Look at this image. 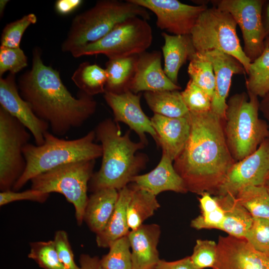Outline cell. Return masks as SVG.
I'll return each mask as SVG.
<instances>
[{
	"label": "cell",
	"mask_w": 269,
	"mask_h": 269,
	"mask_svg": "<svg viewBox=\"0 0 269 269\" xmlns=\"http://www.w3.org/2000/svg\"><path fill=\"white\" fill-rule=\"evenodd\" d=\"M246 79L247 92L258 97H264L269 92V45H265L264 51L254 61L249 69Z\"/></svg>",
	"instance_id": "30"
},
{
	"label": "cell",
	"mask_w": 269,
	"mask_h": 269,
	"mask_svg": "<svg viewBox=\"0 0 269 269\" xmlns=\"http://www.w3.org/2000/svg\"><path fill=\"white\" fill-rule=\"evenodd\" d=\"M49 193L30 189L22 192L7 190L0 193V206L20 200H30L40 203L44 202Z\"/></svg>",
	"instance_id": "42"
},
{
	"label": "cell",
	"mask_w": 269,
	"mask_h": 269,
	"mask_svg": "<svg viewBox=\"0 0 269 269\" xmlns=\"http://www.w3.org/2000/svg\"><path fill=\"white\" fill-rule=\"evenodd\" d=\"M150 120L157 135L156 145L161 147L162 154L173 161L184 148L190 135L189 114L175 118L154 114Z\"/></svg>",
	"instance_id": "19"
},
{
	"label": "cell",
	"mask_w": 269,
	"mask_h": 269,
	"mask_svg": "<svg viewBox=\"0 0 269 269\" xmlns=\"http://www.w3.org/2000/svg\"><path fill=\"white\" fill-rule=\"evenodd\" d=\"M183 101L190 112H205L211 110L212 99L191 80L181 92Z\"/></svg>",
	"instance_id": "37"
},
{
	"label": "cell",
	"mask_w": 269,
	"mask_h": 269,
	"mask_svg": "<svg viewBox=\"0 0 269 269\" xmlns=\"http://www.w3.org/2000/svg\"><path fill=\"white\" fill-rule=\"evenodd\" d=\"M161 234L156 224H142L128 234L133 269H153L160 259L157 249Z\"/></svg>",
	"instance_id": "20"
},
{
	"label": "cell",
	"mask_w": 269,
	"mask_h": 269,
	"mask_svg": "<svg viewBox=\"0 0 269 269\" xmlns=\"http://www.w3.org/2000/svg\"><path fill=\"white\" fill-rule=\"evenodd\" d=\"M30 134L16 118L0 107V189L11 190L23 173L26 161L22 152Z\"/></svg>",
	"instance_id": "10"
},
{
	"label": "cell",
	"mask_w": 269,
	"mask_h": 269,
	"mask_svg": "<svg viewBox=\"0 0 269 269\" xmlns=\"http://www.w3.org/2000/svg\"><path fill=\"white\" fill-rule=\"evenodd\" d=\"M259 110L267 120L269 130V92L262 98L260 102Z\"/></svg>",
	"instance_id": "47"
},
{
	"label": "cell",
	"mask_w": 269,
	"mask_h": 269,
	"mask_svg": "<svg viewBox=\"0 0 269 269\" xmlns=\"http://www.w3.org/2000/svg\"><path fill=\"white\" fill-rule=\"evenodd\" d=\"M8 0H0V14L1 15L3 14V10L5 7V6L8 2Z\"/></svg>",
	"instance_id": "48"
},
{
	"label": "cell",
	"mask_w": 269,
	"mask_h": 269,
	"mask_svg": "<svg viewBox=\"0 0 269 269\" xmlns=\"http://www.w3.org/2000/svg\"><path fill=\"white\" fill-rule=\"evenodd\" d=\"M269 175V137L253 153L233 164L215 196L236 197L246 187L264 185Z\"/></svg>",
	"instance_id": "12"
},
{
	"label": "cell",
	"mask_w": 269,
	"mask_h": 269,
	"mask_svg": "<svg viewBox=\"0 0 269 269\" xmlns=\"http://www.w3.org/2000/svg\"><path fill=\"white\" fill-rule=\"evenodd\" d=\"M187 142L173 166L188 191L216 194L236 162L228 148L221 120L211 110L190 112Z\"/></svg>",
	"instance_id": "1"
},
{
	"label": "cell",
	"mask_w": 269,
	"mask_h": 269,
	"mask_svg": "<svg viewBox=\"0 0 269 269\" xmlns=\"http://www.w3.org/2000/svg\"><path fill=\"white\" fill-rule=\"evenodd\" d=\"M264 187L266 189L267 191H268V193L269 194V175L267 178L265 183L264 184Z\"/></svg>",
	"instance_id": "49"
},
{
	"label": "cell",
	"mask_w": 269,
	"mask_h": 269,
	"mask_svg": "<svg viewBox=\"0 0 269 269\" xmlns=\"http://www.w3.org/2000/svg\"><path fill=\"white\" fill-rule=\"evenodd\" d=\"M71 79L81 91L93 96L105 92L107 74L105 69L89 62L81 63Z\"/></svg>",
	"instance_id": "29"
},
{
	"label": "cell",
	"mask_w": 269,
	"mask_h": 269,
	"mask_svg": "<svg viewBox=\"0 0 269 269\" xmlns=\"http://www.w3.org/2000/svg\"><path fill=\"white\" fill-rule=\"evenodd\" d=\"M237 26L229 12L212 6L200 14L190 35L197 52L216 50L228 54L243 65L247 74L252 62L240 44Z\"/></svg>",
	"instance_id": "7"
},
{
	"label": "cell",
	"mask_w": 269,
	"mask_h": 269,
	"mask_svg": "<svg viewBox=\"0 0 269 269\" xmlns=\"http://www.w3.org/2000/svg\"></svg>",
	"instance_id": "50"
},
{
	"label": "cell",
	"mask_w": 269,
	"mask_h": 269,
	"mask_svg": "<svg viewBox=\"0 0 269 269\" xmlns=\"http://www.w3.org/2000/svg\"><path fill=\"white\" fill-rule=\"evenodd\" d=\"M140 93L134 94L130 90H127L119 94L109 92L104 93V98L112 109L114 120L126 124L139 136L140 141L147 144V139L145 134H150L155 143L157 135L154 130L150 118L143 112L140 103Z\"/></svg>",
	"instance_id": "15"
},
{
	"label": "cell",
	"mask_w": 269,
	"mask_h": 269,
	"mask_svg": "<svg viewBox=\"0 0 269 269\" xmlns=\"http://www.w3.org/2000/svg\"><path fill=\"white\" fill-rule=\"evenodd\" d=\"M17 87L35 115L47 122L57 136L81 127L96 110L93 96L81 91L77 98L71 95L59 72L44 64L38 48L33 51L31 69L21 76Z\"/></svg>",
	"instance_id": "2"
},
{
	"label": "cell",
	"mask_w": 269,
	"mask_h": 269,
	"mask_svg": "<svg viewBox=\"0 0 269 269\" xmlns=\"http://www.w3.org/2000/svg\"><path fill=\"white\" fill-rule=\"evenodd\" d=\"M27 66V58L19 47H0V76L7 71L15 74Z\"/></svg>",
	"instance_id": "39"
},
{
	"label": "cell",
	"mask_w": 269,
	"mask_h": 269,
	"mask_svg": "<svg viewBox=\"0 0 269 269\" xmlns=\"http://www.w3.org/2000/svg\"><path fill=\"white\" fill-rule=\"evenodd\" d=\"M264 0H211L213 6L229 12L240 27L244 40L243 51L254 61L265 48V32L262 14Z\"/></svg>",
	"instance_id": "11"
},
{
	"label": "cell",
	"mask_w": 269,
	"mask_h": 269,
	"mask_svg": "<svg viewBox=\"0 0 269 269\" xmlns=\"http://www.w3.org/2000/svg\"><path fill=\"white\" fill-rule=\"evenodd\" d=\"M79 263L81 269H106L102 266L98 257L87 254L80 255Z\"/></svg>",
	"instance_id": "45"
},
{
	"label": "cell",
	"mask_w": 269,
	"mask_h": 269,
	"mask_svg": "<svg viewBox=\"0 0 269 269\" xmlns=\"http://www.w3.org/2000/svg\"><path fill=\"white\" fill-rule=\"evenodd\" d=\"M132 189L129 184L119 191L118 201L114 211L105 229L96 234V243L99 247L109 248L116 240L128 235L130 232L128 219L127 206Z\"/></svg>",
	"instance_id": "24"
},
{
	"label": "cell",
	"mask_w": 269,
	"mask_h": 269,
	"mask_svg": "<svg viewBox=\"0 0 269 269\" xmlns=\"http://www.w3.org/2000/svg\"><path fill=\"white\" fill-rule=\"evenodd\" d=\"M225 127L227 143L235 161L255 151L269 137L266 121L259 117L258 97L247 92L232 96L227 102Z\"/></svg>",
	"instance_id": "6"
},
{
	"label": "cell",
	"mask_w": 269,
	"mask_h": 269,
	"mask_svg": "<svg viewBox=\"0 0 269 269\" xmlns=\"http://www.w3.org/2000/svg\"><path fill=\"white\" fill-rule=\"evenodd\" d=\"M152 40L150 25L139 17L129 18L117 24L99 40L71 53L74 57L104 54L109 59L138 55L148 49Z\"/></svg>",
	"instance_id": "9"
},
{
	"label": "cell",
	"mask_w": 269,
	"mask_h": 269,
	"mask_svg": "<svg viewBox=\"0 0 269 269\" xmlns=\"http://www.w3.org/2000/svg\"><path fill=\"white\" fill-rule=\"evenodd\" d=\"M41 145L28 143L22 148L26 165L12 189H20L28 181L42 173L69 163L96 160L102 157L101 144L94 142L95 130L75 139L66 140L47 131Z\"/></svg>",
	"instance_id": "4"
},
{
	"label": "cell",
	"mask_w": 269,
	"mask_h": 269,
	"mask_svg": "<svg viewBox=\"0 0 269 269\" xmlns=\"http://www.w3.org/2000/svg\"><path fill=\"white\" fill-rule=\"evenodd\" d=\"M155 14L156 25L173 35H189L205 3L191 5L177 0H130Z\"/></svg>",
	"instance_id": "13"
},
{
	"label": "cell",
	"mask_w": 269,
	"mask_h": 269,
	"mask_svg": "<svg viewBox=\"0 0 269 269\" xmlns=\"http://www.w3.org/2000/svg\"><path fill=\"white\" fill-rule=\"evenodd\" d=\"M213 269H269V252L256 250L245 238L220 236Z\"/></svg>",
	"instance_id": "14"
},
{
	"label": "cell",
	"mask_w": 269,
	"mask_h": 269,
	"mask_svg": "<svg viewBox=\"0 0 269 269\" xmlns=\"http://www.w3.org/2000/svg\"><path fill=\"white\" fill-rule=\"evenodd\" d=\"M53 241L59 259L65 269H81L75 263L66 232L64 230L56 231Z\"/></svg>",
	"instance_id": "41"
},
{
	"label": "cell",
	"mask_w": 269,
	"mask_h": 269,
	"mask_svg": "<svg viewBox=\"0 0 269 269\" xmlns=\"http://www.w3.org/2000/svg\"><path fill=\"white\" fill-rule=\"evenodd\" d=\"M95 160H82L64 164L33 178L32 189L63 195L75 210L77 224H82L89 197L87 191L93 174Z\"/></svg>",
	"instance_id": "8"
},
{
	"label": "cell",
	"mask_w": 269,
	"mask_h": 269,
	"mask_svg": "<svg viewBox=\"0 0 269 269\" xmlns=\"http://www.w3.org/2000/svg\"><path fill=\"white\" fill-rule=\"evenodd\" d=\"M217 256V243L211 240L197 239L190 258L196 269H213Z\"/></svg>",
	"instance_id": "38"
},
{
	"label": "cell",
	"mask_w": 269,
	"mask_h": 269,
	"mask_svg": "<svg viewBox=\"0 0 269 269\" xmlns=\"http://www.w3.org/2000/svg\"><path fill=\"white\" fill-rule=\"evenodd\" d=\"M244 238L256 250L269 252V220L253 218Z\"/></svg>",
	"instance_id": "40"
},
{
	"label": "cell",
	"mask_w": 269,
	"mask_h": 269,
	"mask_svg": "<svg viewBox=\"0 0 269 269\" xmlns=\"http://www.w3.org/2000/svg\"><path fill=\"white\" fill-rule=\"evenodd\" d=\"M36 21V16L34 13H29L17 20L8 23L2 32L0 46L9 48L19 47L24 31L29 26Z\"/></svg>",
	"instance_id": "36"
},
{
	"label": "cell",
	"mask_w": 269,
	"mask_h": 269,
	"mask_svg": "<svg viewBox=\"0 0 269 269\" xmlns=\"http://www.w3.org/2000/svg\"><path fill=\"white\" fill-rule=\"evenodd\" d=\"M131 183L156 196L167 191L181 193L188 192L183 180L174 168L173 161L163 154L153 169L145 174L135 176Z\"/></svg>",
	"instance_id": "21"
},
{
	"label": "cell",
	"mask_w": 269,
	"mask_h": 269,
	"mask_svg": "<svg viewBox=\"0 0 269 269\" xmlns=\"http://www.w3.org/2000/svg\"><path fill=\"white\" fill-rule=\"evenodd\" d=\"M82 3L81 0H58L55 3V9L58 13L67 15L76 10Z\"/></svg>",
	"instance_id": "44"
},
{
	"label": "cell",
	"mask_w": 269,
	"mask_h": 269,
	"mask_svg": "<svg viewBox=\"0 0 269 269\" xmlns=\"http://www.w3.org/2000/svg\"><path fill=\"white\" fill-rule=\"evenodd\" d=\"M162 53L157 50L137 56L134 73L129 90L134 94L164 90H179L181 87L166 76L161 66Z\"/></svg>",
	"instance_id": "17"
},
{
	"label": "cell",
	"mask_w": 269,
	"mask_h": 269,
	"mask_svg": "<svg viewBox=\"0 0 269 269\" xmlns=\"http://www.w3.org/2000/svg\"><path fill=\"white\" fill-rule=\"evenodd\" d=\"M188 74L196 85L212 100L215 89V77L211 62L201 53L196 52L189 60Z\"/></svg>",
	"instance_id": "32"
},
{
	"label": "cell",
	"mask_w": 269,
	"mask_h": 269,
	"mask_svg": "<svg viewBox=\"0 0 269 269\" xmlns=\"http://www.w3.org/2000/svg\"><path fill=\"white\" fill-rule=\"evenodd\" d=\"M236 197L253 218L269 220V194L264 185L246 187Z\"/></svg>",
	"instance_id": "33"
},
{
	"label": "cell",
	"mask_w": 269,
	"mask_h": 269,
	"mask_svg": "<svg viewBox=\"0 0 269 269\" xmlns=\"http://www.w3.org/2000/svg\"><path fill=\"white\" fill-rule=\"evenodd\" d=\"M262 22L265 32V46L269 45V2L266 0L262 10Z\"/></svg>",
	"instance_id": "46"
},
{
	"label": "cell",
	"mask_w": 269,
	"mask_h": 269,
	"mask_svg": "<svg viewBox=\"0 0 269 269\" xmlns=\"http://www.w3.org/2000/svg\"><path fill=\"white\" fill-rule=\"evenodd\" d=\"M138 55L109 59L106 63L107 81L105 92L119 94L129 90Z\"/></svg>",
	"instance_id": "27"
},
{
	"label": "cell",
	"mask_w": 269,
	"mask_h": 269,
	"mask_svg": "<svg viewBox=\"0 0 269 269\" xmlns=\"http://www.w3.org/2000/svg\"><path fill=\"white\" fill-rule=\"evenodd\" d=\"M0 107L19 121L33 135L36 145L44 142V134L49 124L37 117L29 105L21 97L15 75L9 73L0 78Z\"/></svg>",
	"instance_id": "16"
},
{
	"label": "cell",
	"mask_w": 269,
	"mask_h": 269,
	"mask_svg": "<svg viewBox=\"0 0 269 269\" xmlns=\"http://www.w3.org/2000/svg\"><path fill=\"white\" fill-rule=\"evenodd\" d=\"M145 101L154 114L168 118H181L189 111L178 90L145 92Z\"/></svg>",
	"instance_id": "28"
},
{
	"label": "cell",
	"mask_w": 269,
	"mask_h": 269,
	"mask_svg": "<svg viewBox=\"0 0 269 269\" xmlns=\"http://www.w3.org/2000/svg\"><path fill=\"white\" fill-rule=\"evenodd\" d=\"M200 195L199 202L201 214L191 221V227L196 230H220L224 219L223 209L209 193L204 192Z\"/></svg>",
	"instance_id": "31"
},
{
	"label": "cell",
	"mask_w": 269,
	"mask_h": 269,
	"mask_svg": "<svg viewBox=\"0 0 269 269\" xmlns=\"http://www.w3.org/2000/svg\"><path fill=\"white\" fill-rule=\"evenodd\" d=\"M118 196L117 190L105 188L93 192L89 197L84 220L96 234L106 226L114 211Z\"/></svg>",
	"instance_id": "23"
},
{
	"label": "cell",
	"mask_w": 269,
	"mask_h": 269,
	"mask_svg": "<svg viewBox=\"0 0 269 269\" xmlns=\"http://www.w3.org/2000/svg\"><path fill=\"white\" fill-rule=\"evenodd\" d=\"M164 43L162 52L164 60L163 70L168 78L178 85V76L180 68L196 51L190 35H173L161 33Z\"/></svg>",
	"instance_id": "22"
},
{
	"label": "cell",
	"mask_w": 269,
	"mask_h": 269,
	"mask_svg": "<svg viewBox=\"0 0 269 269\" xmlns=\"http://www.w3.org/2000/svg\"><path fill=\"white\" fill-rule=\"evenodd\" d=\"M211 62L215 77V89L211 111L224 120L228 97L234 74H246L243 65L235 57L219 50L201 53Z\"/></svg>",
	"instance_id": "18"
},
{
	"label": "cell",
	"mask_w": 269,
	"mask_h": 269,
	"mask_svg": "<svg viewBox=\"0 0 269 269\" xmlns=\"http://www.w3.org/2000/svg\"><path fill=\"white\" fill-rule=\"evenodd\" d=\"M28 255L43 269H65L60 262L53 241L32 242Z\"/></svg>",
	"instance_id": "35"
},
{
	"label": "cell",
	"mask_w": 269,
	"mask_h": 269,
	"mask_svg": "<svg viewBox=\"0 0 269 269\" xmlns=\"http://www.w3.org/2000/svg\"><path fill=\"white\" fill-rule=\"evenodd\" d=\"M132 189L127 206L128 223L131 231L134 230L160 207L156 196L152 193L129 184Z\"/></svg>",
	"instance_id": "26"
},
{
	"label": "cell",
	"mask_w": 269,
	"mask_h": 269,
	"mask_svg": "<svg viewBox=\"0 0 269 269\" xmlns=\"http://www.w3.org/2000/svg\"><path fill=\"white\" fill-rule=\"evenodd\" d=\"M214 197L224 212V219L220 230L229 236L244 238L252 225V216L235 196L227 194Z\"/></svg>",
	"instance_id": "25"
},
{
	"label": "cell",
	"mask_w": 269,
	"mask_h": 269,
	"mask_svg": "<svg viewBox=\"0 0 269 269\" xmlns=\"http://www.w3.org/2000/svg\"><path fill=\"white\" fill-rule=\"evenodd\" d=\"M101 142L102 160L98 171L93 173L88 188L94 192L105 188L119 191L128 185L132 178L145 168V154L138 153L146 144L133 141L131 131L122 134L118 123L111 118L100 122L94 130Z\"/></svg>",
	"instance_id": "3"
},
{
	"label": "cell",
	"mask_w": 269,
	"mask_h": 269,
	"mask_svg": "<svg viewBox=\"0 0 269 269\" xmlns=\"http://www.w3.org/2000/svg\"><path fill=\"white\" fill-rule=\"evenodd\" d=\"M150 18L147 9L130 0H101L73 19L65 40L63 52H70L95 42L110 32L117 24L129 18Z\"/></svg>",
	"instance_id": "5"
},
{
	"label": "cell",
	"mask_w": 269,
	"mask_h": 269,
	"mask_svg": "<svg viewBox=\"0 0 269 269\" xmlns=\"http://www.w3.org/2000/svg\"><path fill=\"white\" fill-rule=\"evenodd\" d=\"M153 269H196L193 265L190 256L181 259L168 262L164 260L159 261Z\"/></svg>",
	"instance_id": "43"
},
{
	"label": "cell",
	"mask_w": 269,
	"mask_h": 269,
	"mask_svg": "<svg viewBox=\"0 0 269 269\" xmlns=\"http://www.w3.org/2000/svg\"><path fill=\"white\" fill-rule=\"evenodd\" d=\"M108 254L100 259L106 269H133L131 245L128 235L118 239L109 246Z\"/></svg>",
	"instance_id": "34"
}]
</instances>
